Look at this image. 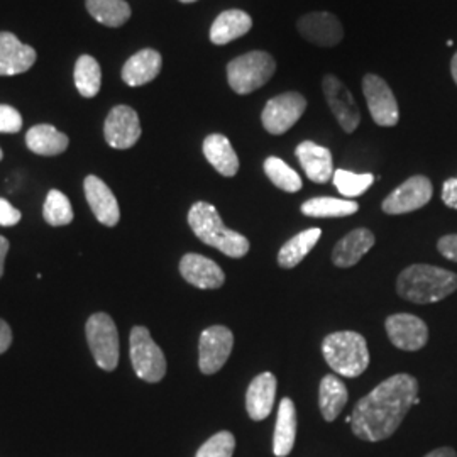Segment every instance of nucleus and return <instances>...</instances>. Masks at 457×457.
I'll use <instances>...</instances> for the list:
<instances>
[{
	"label": "nucleus",
	"mask_w": 457,
	"mask_h": 457,
	"mask_svg": "<svg viewBox=\"0 0 457 457\" xmlns=\"http://www.w3.org/2000/svg\"><path fill=\"white\" fill-rule=\"evenodd\" d=\"M73 79H75V87L82 97H96L102 87V70L97 60L90 54L80 56L75 65Z\"/></svg>",
	"instance_id": "7c9ffc66"
},
{
	"label": "nucleus",
	"mask_w": 457,
	"mask_h": 457,
	"mask_svg": "<svg viewBox=\"0 0 457 457\" xmlns=\"http://www.w3.org/2000/svg\"><path fill=\"white\" fill-rule=\"evenodd\" d=\"M163 66V58L156 49H141L126 62L122 68V80L129 87H141L153 82Z\"/></svg>",
	"instance_id": "412c9836"
},
{
	"label": "nucleus",
	"mask_w": 457,
	"mask_h": 457,
	"mask_svg": "<svg viewBox=\"0 0 457 457\" xmlns=\"http://www.w3.org/2000/svg\"><path fill=\"white\" fill-rule=\"evenodd\" d=\"M424 457H457V453L453 447H439V449L430 451V453Z\"/></svg>",
	"instance_id": "79ce46f5"
},
{
	"label": "nucleus",
	"mask_w": 457,
	"mask_h": 457,
	"mask_svg": "<svg viewBox=\"0 0 457 457\" xmlns=\"http://www.w3.org/2000/svg\"><path fill=\"white\" fill-rule=\"evenodd\" d=\"M320 236H322V230L319 228H307V230L296 234L279 249L278 264L287 270L295 268L296 264L303 262V258L315 247Z\"/></svg>",
	"instance_id": "cd10ccee"
},
{
	"label": "nucleus",
	"mask_w": 457,
	"mask_h": 457,
	"mask_svg": "<svg viewBox=\"0 0 457 457\" xmlns=\"http://www.w3.org/2000/svg\"><path fill=\"white\" fill-rule=\"evenodd\" d=\"M385 327L393 345L402 351H420L428 341L427 324L411 313L390 315Z\"/></svg>",
	"instance_id": "4468645a"
},
{
	"label": "nucleus",
	"mask_w": 457,
	"mask_h": 457,
	"mask_svg": "<svg viewBox=\"0 0 457 457\" xmlns=\"http://www.w3.org/2000/svg\"><path fill=\"white\" fill-rule=\"evenodd\" d=\"M264 173L271 180V183L283 192L295 194V192L302 190L300 175L295 171L294 168H290L288 164L277 158V156H270L264 162Z\"/></svg>",
	"instance_id": "2f4dec72"
},
{
	"label": "nucleus",
	"mask_w": 457,
	"mask_h": 457,
	"mask_svg": "<svg viewBox=\"0 0 457 457\" xmlns=\"http://www.w3.org/2000/svg\"><path fill=\"white\" fill-rule=\"evenodd\" d=\"M70 145L68 136L51 124H37L26 134V146L41 156H56L65 153Z\"/></svg>",
	"instance_id": "a878e982"
},
{
	"label": "nucleus",
	"mask_w": 457,
	"mask_h": 457,
	"mask_svg": "<svg viewBox=\"0 0 457 457\" xmlns=\"http://www.w3.org/2000/svg\"><path fill=\"white\" fill-rule=\"evenodd\" d=\"M234 449H236L234 436L228 430H222L205 442L198 449L195 457H232Z\"/></svg>",
	"instance_id": "f704fd0d"
},
{
	"label": "nucleus",
	"mask_w": 457,
	"mask_h": 457,
	"mask_svg": "<svg viewBox=\"0 0 457 457\" xmlns=\"http://www.w3.org/2000/svg\"><path fill=\"white\" fill-rule=\"evenodd\" d=\"M183 4H192V2H196V0H180Z\"/></svg>",
	"instance_id": "c03bdc74"
},
{
	"label": "nucleus",
	"mask_w": 457,
	"mask_h": 457,
	"mask_svg": "<svg viewBox=\"0 0 457 457\" xmlns=\"http://www.w3.org/2000/svg\"><path fill=\"white\" fill-rule=\"evenodd\" d=\"M362 94L368 102L370 114L378 126L393 128L398 124L400 111L390 85L378 75H366L362 79Z\"/></svg>",
	"instance_id": "9d476101"
},
{
	"label": "nucleus",
	"mask_w": 457,
	"mask_h": 457,
	"mask_svg": "<svg viewBox=\"0 0 457 457\" xmlns=\"http://www.w3.org/2000/svg\"><path fill=\"white\" fill-rule=\"evenodd\" d=\"M327 364L345 378H358L370 366V351L366 339L353 330L334 332L322 344Z\"/></svg>",
	"instance_id": "20e7f679"
},
{
	"label": "nucleus",
	"mask_w": 457,
	"mask_h": 457,
	"mask_svg": "<svg viewBox=\"0 0 457 457\" xmlns=\"http://www.w3.org/2000/svg\"><path fill=\"white\" fill-rule=\"evenodd\" d=\"M36 51L21 43L16 34L0 33V77H14L31 70Z\"/></svg>",
	"instance_id": "a211bd4d"
},
{
	"label": "nucleus",
	"mask_w": 457,
	"mask_h": 457,
	"mask_svg": "<svg viewBox=\"0 0 457 457\" xmlns=\"http://www.w3.org/2000/svg\"><path fill=\"white\" fill-rule=\"evenodd\" d=\"M104 136L109 146L129 149L141 137L139 115L129 105H117L105 119Z\"/></svg>",
	"instance_id": "f8f14e48"
},
{
	"label": "nucleus",
	"mask_w": 457,
	"mask_h": 457,
	"mask_svg": "<svg viewBox=\"0 0 457 457\" xmlns=\"http://www.w3.org/2000/svg\"><path fill=\"white\" fill-rule=\"evenodd\" d=\"M457 290V275L439 266L411 264L396 279V292L411 303H436Z\"/></svg>",
	"instance_id": "f03ea898"
},
{
	"label": "nucleus",
	"mask_w": 457,
	"mask_h": 457,
	"mask_svg": "<svg viewBox=\"0 0 457 457\" xmlns=\"http://www.w3.org/2000/svg\"><path fill=\"white\" fill-rule=\"evenodd\" d=\"M360 211V205L353 200L317 196L311 198L302 205V213L313 219H330V217H347Z\"/></svg>",
	"instance_id": "c756f323"
},
{
	"label": "nucleus",
	"mask_w": 457,
	"mask_h": 457,
	"mask_svg": "<svg viewBox=\"0 0 457 457\" xmlns=\"http://www.w3.org/2000/svg\"><path fill=\"white\" fill-rule=\"evenodd\" d=\"M322 88H324L327 104L344 131L347 134L356 131L361 122V112L349 88L334 75L324 77Z\"/></svg>",
	"instance_id": "ddd939ff"
},
{
	"label": "nucleus",
	"mask_w": 457,
	"mask_h": 457,
	"mask_svg": "<svg viewBox=\"0 0 457 457\" xmlns=\"http://www.w3.org/2000/svg\"><path fill=\"white\" fill-rule=\"evenodd\" d=\"M21 212L16 207H12L5 198H0V226L4 228H11L16 226L21 220Z\"/></svg>",
	"instance_id": "e433bc0d"
},
{
	"label": "nucleus",
	"mask_w": 457,
	"mask_h": 457,
	"mask_svg": "<svg viewBox=\"0 0 457 457\" xmlns=\"http://www.w3.org/2000/svg\"><path fill=\"white\" fill-rule=\"evenodd\" d=\"M9 253V241L0 236V278L4 275V264H5V256Z\"/></svg>",
	"instance_id": "a19ab883"
},
{
	"label": "nucleus",
	"mask_w": 457,
	"mask_h": 457,
	"mask_svg": "<svg viewBox=\"0 0 457 457\" xmlns=\"http://www.w3.org/2000/svg\"><path fill=\"white\" fill-rule=\"evenodd\" d=\"M87 341L96 358V362L104 371H114L119 362V334L111 315L94 313L87 320Z\"/></svg>",
	"instance_id": "0eeeda50"
},
{
	"label": "nucleus",
	"mask_w": 457,
	"mask_h": 457,
	"mask_svg": "<svg viewBox=\"0 0 457 457\" xmlns=\"http://www.w3.org/2000/svg\"><path fill=\"white\" fill-rule=\"evenodd\" d=\"M296 28L309 43L322 48L337 46L344 37L343 24L332 12L305 14L300 17Z\"/></svg>",
	"instance_id": "2eb2a0df"
},
{
	"label": "nucleus",
	"mask_w": 457,
	"mask_h": 457,
	"mask_svg": "<svg viewBox=\"0 0 457 457\" xmlns=\"http://www.w3.org/2000/svg\"><path fill=\"white\" fill-rule=\"evenodd\" d=\"M442 200L449 209L457 211V177L444 181L442 185Z\"/></svg>",
	"instance_id": "58836bf2"
},
{
	"label": "nucleus",
	"mask_w": 457,
	"mask_h": 457,
	"mask_svg": "<svg viewBox=\"0 0 457 457\" xmlns=\"http://www.w3.org/2000/svg\"><path fill=\"white\" fill-rule=\"evenodd\" d=\"M234 347V336L228 327L205 328L198 343V366L204 375H215L224 368Z\"/></svg>",
	"instance_id": "1a4fd4ad"
},
{
	"label": "nucleus",
	"mask_w": 457,
	"mask_h": 457,
	"mask_svg": "<svg viewBox=\"0 0 457 457\" xmlns=\"http://www.w3.org/2000/svg\"><path fill=\"white\" fill-rule=\"evenodd\" d=\"M180 273L185 281L200 290H217L226 281V275L217 262L195 253L181 258Z\"/></svg>",
	"instance_id": "f3484780"
},
{
	"label": "nucleus",
	"mask_w": 457,
	"mask_h": 457,
	"mask_svg": "<svg viewBox=\"0 0 457 457\" xmlns=\"http://www.w3.org/2000/svg\"><path fill=\"white\" fill-rule=\"evenodd\" d=\"M83 190H85L87 202L94 215L97 217L98 222L107 228L117 226L120 219V211H119L117 198L112 194V190L107 187V183L100 180L96 175H90L83 181Z\"/></svg>",
	"instance_id": "dca6fc26"
},
{
	"label": "nucleus",
	"mask_w": 457,
	"mask_h": 457,
	"mask_svg": "<svg viewBox=\"0 0 457 457\" xmlns=\"http://www.w3.org/2000/svg\"><path fill=\"white\" fill-rule=\"evenodd\" d=\"M419 398V381L413 376L395 375L362 396L351 413L354 436L379 442L392 437Z\"/></svg>",
	"instance_id": "f257e3e1"
},
{
	"label": "nucleus",
	"mask_w": 457,
	"mask_h": 457,
	"mask_svg": "<svg viewBox=\"0 0 457 457\" xmlns=\"http://www.w3.org/2000/svg\"><path fill=\"white\" fill-rule=\"evenodd\" d=\"M451 73H453V79H454V82L457 85V53L454 54L453 62H451Z\"/></svg>",
	"instance_id": "37998d69"
},
{
	"label": "nucleus",
	"mask_w": 457,
	"mask_h": 457,
	"mask_svg": "<svg viewBox=\"0 0 457 457\" xmlns=\"http://www.w3.org/2000/svg\"><path fill=\"white\" fill-rule=\"evenodd\" d=\"M332 181L336 185V188L341 192V195L345 198H356L362 195L375 181V177L371 173H353L347 170H337L334 171Z\"/></svg>",
	"instance_id": "72a5a7b5"
},
{
	"label": "nucleus",
	"mask_w": 457,
	"mask_h": 457,
	"mask_svg": "<svg viewBox=\"0 0 457 457\" xmlns=\"http://www.w3.org/2000/svg\"><path fill=\"white\" fill-rule=\"evenodd\" d=\"M22 129V115L11 105H0V132L16 134Z\"/></svg>",
	"instance_id": "c9c22d12"
},
{
	"label": "nucleus",
	"mask_w": 457,
	"mask_h": 457,
	"mask_svg": "<svg viewBox=\"0 0 457 457\" xmlns=\"http://www.w3.org/2000/svg\"><path fill=\"white\" fill-rule=\"evenodd\" d=\"M188 224L202 243L212 245L228 258L239 260L249 253V241L243 234L226 228L217 209L207 202H196L192 205Z\"/></svg>",
	"instance_id": "7ed1b4c3"
},
{
	"label": "nucleus",
	"mask_w": 457,
	"mask_h": 457,
	"mask_svg": "<svg viewBox=\"0 0 457 457\" xmlns=\"http://www.w3.org/2000/svg\"><path fill=\"white\" fill-rule=\"evenodd\" d=\"M375 245V236L368 228H354L336 245L332 262L339 268H351L361 262L364 254Z\"/></svg>",
	"instance_id": "4be33fe9"
},
{
	"label": "nucleus",
	"mask_w": 457,
	"mask_h": 457,
	"mask_svg": "<svg viewBox=\"0 0 457 457\" xmlns=\"http://www.w3.org/2000/svg\"><path fill=\"white\" fill-rule=\"evenodd\" d=\"M2 158H4V153H2V149H0V162H2Z\"/></svg>",
	"instance_id": "a18cd8bd"
},
{
	"label": "nucleus",
	"mask_w": 457,
	"mask_h": 457,
	"mask_svg": "<svg viewBox=\"0 0 457 457\" xmlns=\"http://www.w3.org/2000/svg\"><path fill=\"white\" fill-rule=\"evenodd\" d=\"M129 353H131L134 373L147 383H158L166 375V360L163 351L153 341L146 327H132L129 337Z\"/></svg>",
	"instance_id": "423d86ee"
},
{
	"label": "nucleus",
	"mask_w": 457,
	"mask_h": 457,
	"mask_svg": "<svg viewBox=\"0 0 457 457\" xmlns=\"http://www.w3.org/2000/svg\"><path fill=\"white\" fill-rule=\"evenodd\" d=\"M437 249L449 262H457V234H447L439 239Z\"/></svg>",
	"instance_id": "4c0bfd02"
},
{
	"label": "nucleus",
	"mask_w": 457,
	"mask_h": 457,
	"mask_svg": "<svg viewBox=\"0 0 457 457\" xmlns=\"http://www.w3.org/2000/svg\"><path fill=\"white\" fill-rule=\"evenodd\" d=\"M43 217L53 228L68 226L73 220V209L68 196L60 190H51L45 200Z\"/></svg>",
	"instance_id": "473e14b6"
},
{
	"label": "nucleus",
	"mask_w": 457,
	"mask_h": 457,
	"mask_svg": "<svg viewBox=\"0 0 457 457\" xmlns=\"http://www.w3.org/2000/svg\"><path fill=\"white\" fill-rule=\"evenodd\" d=\"M277 395V378L273 373L256 376L245 393V409L251 420L260 422L270 417Z\"/></svg>",
	"instance_id": "6ab92c4d"
},
{
	"label": "nucleus",
	"mask_w": 457,
	"mask_h": 457,
	"mask_svg": "<svg viewBox=\"0 0 457 457\" xmlns=\"http://www.w3.org/2000/svg\"><path fill=\"white\" fill-rule=\"evenodd\" d=\"M305 109H307V100L302 94L298 92L281 94L266 102L262 114V126L270 134L281 136L294 128L305 112Z\"/></svg>",
	"instance_id": "6e6552de"
},
{
	"label": "nucleus",
	"mask_w": 457,
	"mask_h": 457,
	"mask_svg": "<svg viewBox=\"0 0 457 457\" xmlns=\"http://www.w3.org/2000/svg\"><path fill=\"white\" fill-rule=\"evenodd\" d=\"M275 71L277 62L270 53L249 51L228 63V87L239 96H247L270 82Z\"/></svg>",
	"instance_id": "39448f33"
},
{
	"label": "nucleus",
	"mask_w": 457,
	"mask_h": 457,
	"mask_svg": "<svg viewBox=\"0 0 457 457\" xmlns=\"http://www.w3.org/2000/svg\"><path fill=\"white\" fill-rule=\"evenodd\" d=\"M204 154L222 177L230 179L239 171V158L224 134L207 136L204 141Z\"/></svg>",
	"instance_id": "b1692460"
},
{
	"label": "nucleus",
	"mask_w": 457,
	"mask_h": 457,
	"mask_svg": "<svg viewBox=\"0 0 457 457\" xmlns=\"http://www.w3.org/2000/svg\"><path fill=\"white\" fill-rule=\"evenodd\" d=\"M434 194L432 181L424 175H415L395 188L390 195L383 200V212L390 215L413 212L425 207Z\"/></svg>",
	"instance_id": "9b49d317"
},
{
	"label": "nucleus",
	"mask_w": 457,
	"mask_h": 457,
	"mask_svg": "<svg viewBox=\"0 0 457 457\" xmlns=\"http://www.w3.org/2000/svg\"><path fill=\"white\" fill-rule=\"evenodd\" d=\"M87 11L107 28H120L131 17V5L126 0H87Z\"/></svg>",
	"instance_id": "c85d7f7f"
},
{
	"label": "nucleus",
	"mask_w": 457,
	"mask_h": 457,
	"mask_svg": "<svg viewBox=\"0 0 457 457\" xmlns=\"http://www.w3.org/2000/svg\"><path fill=\"white\" fill-rule=\"evenodd\" d=\"M349 400V393L343 381L334 375L324 376L319 388V407L327 422H334Z\"/></svg>",
	"instance_id": "bb28decb"
},
{
	"label": "nucleus",
	"mask_w": 457,
	"mask_h": 457,
	"mask_svg": "<svg viewBox=\"0 0 457 457\" xmlns=\"http://www.w3.org/2000/svg\"><path fill=\"white\" fill-rule=\"evenodd\" d=\"M12 344V330L5 320L0 319V354L5 353Z\"/></svg>",
	"instance_id": "ea45409f"
},
{
	"label": "nucleus",
	"mask_w": 457,
	"mask_h": 457,
	"mask_svg": "<svg viewBox=\"0 0 457 457\" xmlns=\"http://www.w3.org/2000/svg\"><path fill=\"white\" fill-rule=\"evenodd\" d=\"M251 28H253V19L245 11H239V9L224 11L213 21L211 28V41L219 46L228 45L249 33Z\"/></svg>",
	"instance_id": "5701e85b"
},
{
	"label": "nucleus",
	"mask_w": 457,
	"mask_h": 457,
	"mask_svg": "<svg viewBox=\"0 0 457 457\" xmlns=\"http://www.w3.org/2000/svg\"><path fill=\"white\" fill-rule=\"evenodd\" d=\"M295 154L309 180L327 183L334 177L332 154L327 147L319 146L313 141H303L302 145H298Z\"/></svg>",
	"instance_id": "aec40b11"
},
{
	"label": "nucleus",
	"mask_w": 457,
	"mask_h": 457,
	"mask_svg": "<svg viewBox=\"0 0 457 457\" xmlns=\"http://www.w3.org/2000/svg\"><path fill=\"white\" fill-rule=\"evenodd\" d=\"M296 439V410L290 398H283L278 409L277 427L273 437V453L277 457H287L294 449Z\"/></svg>",
	"instance_id": "393cba45"
}]
</instances>
